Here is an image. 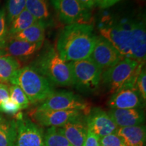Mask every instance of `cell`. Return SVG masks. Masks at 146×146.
Instances as JSON below:
<instances>
[{"mask_svg":"<svg viewBox=\"0 0 146 146\" xmlns=\"http://www.w3.org/2000/svg\"><path fill=\"white\" fill-rule=\"evenodd\" d=\"M98 30L100 36L110 42L123 57L145 63L146 30L143 20L106 16Z\"/></svg>","mask_w":146,"mask_h":146,"instance_id":"6da1fadb","label":"cell"},{"mask_svg":"<svg viewBox=\"0 0 146 146\" xmlns=\"http://www.w3.org/2000/svg\"><path fill=\"white\" fill-rule=\"evenodd\" d=\"M98 38L94 27L89 23L66 25L58 36L56 50L67 62L90 57Z\"/></svg>","mask_w":146,"mask_h":146,"instance_id":"7a4b0ae2","label":"cell"},{"mask_svg":"<svg viewBox=\"0 0 146 146\" xmlns=\"http://www.w3.org/2000/svg\"><path fill=\"white\" fill-rule=\"evenodd\" d=\"M30 66L45 76L53 85L59 87L72 85L69 63L60 57L53 46L45 47Z\"/></svg>","mask_w":146,"mask_h":146,"instance_id":"3957f363","label":"cell"},{"mask_svg":"<svg viewBox=\"0 0 146 146\" xmlns=\"http://www.w3.org/2000/svg\"><path fill=\"white\" fill-rule=\"evenodd\" d=\"M10 83L21 87L32 104L44 102L54 92L52 84L30 65L16 71Z\"/></svg>","mask_w":146,"mask_h":146,"instance_id":"277c9868","label":"cell"},{"mask_svg":"<svg viewBox=\"0 0 146 146\" xmlns=\"http://www.w3.org/2000/svg\"><path fill=\"white\" fill-rule=\"evenodd\" d=\"M143 64L137 60L124 58L102 72V81L112 94L122 88L136 89L137 79Z\"/></svg>","mask_w":146,"mask_h":146,"instance_id":"5b68a950","label":"cell"},{"mask_svg":"<svg viewBox=\"0 0 146 146\" xmlns=\"http://www.w3.org/2000/svg\"><path fill=\"white\" fill-rule=\"evenodd\" d=\"M72 86L82 92H93L99 87L103 70L90 58L68 62Z\"/></svg>","mask_w":146,"mask_h":146,"instance_id":"8992f818","label":"cell"},{"mask_svg":"<svg viewBox=\"0 0 146 146\" xmlns=\"http://www.w3.org/2000/svg\"><path fill=\"white\" fill-rule=\"evenodd\" d=\"M38 108L53 110H79L88 114L90 111L89 104L71 91L54 92Z\"/></svg>","mask_w":146,"mask_h":146,"instance_id":"52a82bcc","label":"cell"},{"mask_svg":"<svg viewBox=\"0 0 146 146\" xmlns=\"http://www.w3.org/2000/svg\"><path fill=\"white\" fill-rule=\"evenodd\" d=\"M17 129L15 146H44L42 129L22 112L15 114Z\"/></svg>","mask_w":146,"mask_h":146,"instance_id":"ba28073f","label":"cell"},{"mask_svg":"<svg viewBox=\"0 0 146 146\" xmlns=\"http://www.w3.org/2000/svg\"><path fill=\"white\" fill-rule=\"evenodd\" d=\"M83 113L79 110H53L37 107L31 111V116L43 127H60L68 122L83 118Z\"/></svg>","mask_w":146,"mask_h":146,"instance_id":"9c48e42d","label":"cell"},{"mask_svg":"<svg viewBox=\"0 0 146 146\" xmlns=\"http://www.w3.org/2000/svg\"><path fill=\"white\" fill-rule=\"evenodd\" d=\"M60 20L68 25L89 23L91 14L77 0H52Z\"/></svg>","mask_w":146,"mask_h":146,"instance_id":"30bf717a","label":"cell"},{"mask_svg":"<svg viewBox=\"0 0 146 146\" xmlns=\"http://www.w3.org/2000/svg\"><path fill=\"white\" fill-rule=\"evenodd\" d=\"M102 70L110 68L124 58L110 42L102 36H98L90 57Z\"/></svg>","mask_w":146,"mask_h":146,"instance_id":"8fae6325","label":"cell"},{"mask_svg":"<svg viewBox=\"0 0 146 146\" xmlns=\"http://www.w3.org/2000/svg\"><path fill=\"white\" fill-rule=\"evenodd\" d=\"M87 130L99 137L116 133L118 127L107 112L99 108L90 110L85 119Z\"/></svg>","mask_w":146,"mask_h":146,"instance_id":"7c38bea8","label":"cell"},{"mask_svg":"<svg viewBox=\"0 0 146 146\" xmlns=\"http://www.w3.org/2000/svg\"><path fill=\"white\" fill-rule=\"evenodd\" d=\"M145 104L135 88L120 89L112 94L108 102L111 109H143Z\"/></svg>","mask_w":146,"mask_h":146,"instance_id":"4fadbf2b","label":"cell"},{"mask_svg":"<svg viewBox=\"0 0 146 146\" xmlns=\"http://www.w3.org/2000/svg\"><path fill=\"white\" fill-rule=\"evenodd\" d=\"M107 113L118 127L141 125L145 121L142 108L110 109Z\"/></svg>","mask_w":146,"mask_h":146,"instance_id":"5bb4252c","label":"cell"},{"mask_svg":"<svg viewBox=\"0 0 146 146\" xmlns=\"http://www.w3.org/2000/svg\"><path fill=\"white\" fill-rule=\"evenodd\" d=\"M43 43H32L9 37L6 45L1 50L3 54L17 58H28L41 48Z\"/></svg>","mask_w":146,"mask_h":146,"instance_id":"9a60e30c","label":"cell"},{"mask_svg":"<svg viewBox=\"0 0 146 146\" xmlns=\"http://www.w3.org/2000/svg\"><path fill=\"white\" fill-rule=\"evenodd\" d=\"M57 128L71 146H85L87 128L83 118L68 122L62 127Z\"/></svg>","mask_w":146,"mask_h":146,"instance_id":"2e32d148","label":"cell"},{"mask_svg":"<svg viewBox=\"0 0 146 146\" xmlns=\"http://www.w3.org/2000/svg\"><path fill=\"white\" fill-rule=\"evenodd\" d=\"M116 133L125 146H144L146 130L145 125L118 127Z\"/></svg>","mask_w":146,"mask_h":146,"instance_id":"e0dca14e","label":"cell"},{"mask_svg":"<svg viewBox=\"0 0 146 146\" xmlns=\"http://www.w3.org/2000/svg\"><path fill=\"white\" fill-rule=\"evenodd\" d=\"M46 27L47 25L45 23L40 21H36L35 23L29 27V28L14 35L9 36V37L23 40V41L32 43H43Z\"/></svg>","mask_w":146,"mask_h":146,"instance_id":"ac0fdd59","label":"cell"},{"mask_svg":"<svg viewBox=\"0 0 146 146\" xmlns=\"http://www.w3.org/2000/svg\"><path fill=\"white\" fill-rule=\"evenodd\" d=\"M25 9L36 21L48 25L50 12L46 0H26Z\"/></svg>","mask_w":146,"mask_h":146,"instance_id":"d6986e66","label":"cell"},{"mask_svg":"<svg viewBox=\"0 0 146 146\" xmlns=\"http://www.w3.org/2000/svg\"><path fill=\"white\" fill-rule=\"evenodd\" d=\"M19 68L21 64L16 58L3 54L0 50V83L10 82L11 78Z\"/></svg>","mask_w":146,"mask_h":146,"instance_id":"ffe728a7","label":"cell"},{"mask_svg":"<svg viewBox=\"0 0 146 146\" xmlns=\"http://www.w3.org/2000/svg\"><path fill=\"white\" fill-rule=\"evenodd\" d=\"M17 129L15 119L0 122V146H15Z\"/></svg>","mask_w":146,"mask_h":146,"instance_id":"44dd1931","label":"cell"},{"mask_svg":"<svg viewBox=\"0 0 146 146\" xmlns=\"http://www.w3.org/2000/svg\"><path fill=\"white\" fill-rule=\"evenodd\" d=\"M36 21H37L35 18L26 9H25L10 23V29L8 30L9 36L14 35L25 30L35 23Z\"/></svg>","mask_w":146,"mask_h":146,"instance_id":"7402d4cb","label":"cell"},{"mask_svg":"<svg viewBox=\"0 0 146 146\" xmlns=\"http://www.w3.org/2000/svg\"><path fill=\"white\" fill-rule=\"evenodd\" d=\"M43 143L44 146H71L66 138L55 127H49L45 131Z\"/></svg>","mask_w":146,"mask_h":146,"instance_id":"603a6c76","label":"cell"},{"mask_svg":"<svg viewBox=\"0 0 146 146\" xmlns=\"http://www.w3.org/2000/svg\"><path fill=\"white\" fill-rule=\"evenodd\" d=\"M26 0H7V17L11 23L25 9Z\"/></svg>","mask_w":146,"mask_h":146,"instance_id":"cb8c5ba5","label":"cell"},{"mask_svg":"<svg viewBox=\"0 0 146 146\" xmlns=\"http://www.w3.org/2000/svg\"><path fill=\"white\" fill-rule=\"evenodd\" d=\"M10 98L19 106L21 110L29 107L30 102L20 87L13 85L10 87Z\"/></svg>","mask_w":146,"mask_h":146,"instance_id":"d4e9b609","label":"cell"},{"mask_svg":"<svg viewBox=\"0 0 146 146\" xmlns=\"http://www.w3.org/2000/svg\"><path fill=\"white\" fill-rule=\"evenodd\" d=\"M8 38V30L6 24L5 12L3 10H0V50H3L4 48Z\"/></svg>","mask_w":146,"mask_h":146,"instance_id":"484cf974","label":"cell"},{"mask_svg":"<svg viewBox=\"0 0 146 146\" xmlns=\"http://www.w3.org/2000/svg\"><path fill=\"white\" fill-rule=\"evenodd\" d=\"M136 89L141 96L143 101L145 103L146 100V71L143 68L139 74L136 81Z\"/></svg>","mask_w":146,"mask_h":146,"instance_id":"4316f807","label":"cell"},{"mask_svg":"<svg viewBox=\"0 0 146 146\" xmlns=\"http://www.w3.org/2000/svg\"><path fill=\"white\" fill-rule=\"evenodd\" d=\"M100 146H125L122 140L116 133L100 137Z\"/></svg>","mask_w":146,"mask_h":146,"instance_id":"83f0119b","label":"cell"},{"mask_svg":"<svg viewBox=\"0 0 146 146\" xmlns=\"http://www.w3.org/2000/svg\"><path fill=\"white\" fill-rule=\"evenodd\" d=\"M20 110H21V108L13 100H11L10 98L5 100L0 106V112L8 114L15 115L19 112Z\"/></svg>","mask_w":146,"mask_h":146,"instance_id":"f1b7e54d","label":"cell"},{"mask_svg":"<svg viewBox=\"0 0 146 146\" xmlns=\"http://www.w3.org/2000/svg\"><path fill=\"white\" fill-rule=\"evenodd\" d=\"M100 137L94 133L87 130L85 146H100Z\"/></svg>","mask_w":146,"mask_h":146,"instance_id":"f546056e","label":"cell"},{"mask_svg":"<svg viewBox=\"0 0 146 146\" xmlns=\"http://www.w3.org/2000/svg\"><path fill=\"white\" fill-rule=\"evenodd\" d=\"M123 0H94L95 4L102 9L109 8Z\"/></svg>","mask_w":146,"mask_h":146,"instance_id":"4dcf8cb0","label":"cell"},{"mask_svg":"<svg viewBox=\"0 0 146 146\" xmlns=\"http://www.w3.org/2000/svg\"><path fill=\"white\" fill-rule=\"evenodd\" d=\"M10 98V87L4 83H0V106L5 100Z\"/></svg>","mask_w":146,"mask_h":146,"instance_id":"1f68e13d","label":"cell"},{"mask_svg":"<svg viewBox=\"0 0 146 146\" xmlns=\"http://www.w3.org/2000/svg\"><path fill=\"white\" fill-rule=\"evenodd\" d=\"M77 1L83 5L84 8L88 9V10L92 8L95 5L94 0H77Z\"/></svg>","mask_w":146,"mask_h":146,"instance_id":"d6a6232c","label":"cell"},{"mask_svg":"<svg viewBox=\"0 0 146 146\" xmlns=\"http://www.w3.org/2000/svg\"><path fill=\"white\" fill-rule=\"evenodd\" d=\"M2 119H3V118H2V116H1V115L0 114V122L1 121V120H2Z\"/></svg>","mask_w":146,"mask_h":146,"instance_id":"836d02e7","label":"cell"}]
</instances>
